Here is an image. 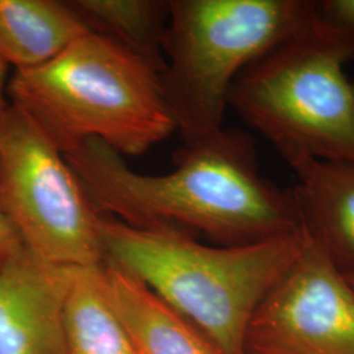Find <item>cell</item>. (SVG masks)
<instances>
[{"mask_svg": "<svg viewBox=\"0 0 354 354\" xmlns=\"http://www.w3.org/2000/svg\"><path fill=\"white\" fill-rule=\"evenodd\" d=\"M100 214L137 228H187L219 245H244L302 226L292 190L259 174L253 140L225 130L185 145L163 175L129 168L99 140L64 153Z\"/></svg>", "mask_w": 354, "mask_h": 354, "instance_id": "6da1fadb", "label": "cell"}, {"mask_svg": "<svg viewBox=\"0 0 354 354\" xmlns=\"http://www.w3.org/2000/svg\"><path fill=\"white\" fill-rule=\"evenodd\" d=\"M7 96L64 155L95 140L140 156L177 131L160 74L92 32L50 62L15 71Z\"/></svg>", "mask_w": 354, "mask_h": 354, "instance_id": "3957f363", "label": "cell"}, {"mask_svg": "<svg viewBox=\"0 0 354 354\" xmlns=\"http://www.w3.org/2000/svg\"><path fill=\"white\" fill-rule=\"evenodd\" d=\"M23 247L24 244L19 234L0 207V268L20 252Z\"/></svg>", "mask_w": 354, "mask_h": 354, "instance_id": "9a60e30c", "label": "cell"}, {"mask_svg": "<svg viewBox=\"0 0 354 354\" xmlns=\"http://www.w3.org/2000/svg\"><path fill=\"white\" fill-rule=\"evenodd\" d=\"M89 32L113 41L152 66L165 68V42L169 1L162 0H70Z\"/></svg>", "mask_w": 354, "mask_h": 354, "instance_id": "4fadbf2b", "label": "cell"}, {"mask_svg": "<svg viewBox=\"0 0 354 354\" xmlns=\"http://www.w3.org/2000/svg\"><path fill=\"white\" fill-rule=\"evenodd\" d=\"M344 277H345V279L348 281V283L351 285L352 290L354 291V272H352V273H346V274H344Z\"/></svg>", "mask_w": 354, "mask_h": 354, "instance_id": "e0dca14e", "label": "cell"}, {"mask_svg": "<svg viewBox=\"0 0 354 354\" xmlns=\"http://www.w3.org/2000/svg\"><path fill=\"white\" fill-rule=\"evenodd\" d=\"M292 194L301 223L342 274L354 272V165L302 159Z\"/></svg>", "mask_w": 354, "mask_h": 354, "instance_id": "9c48e42d", "label": "cell"}, {"mask_svg": "<svg viewBox=\"0 0 354 354\" xmlns=\"http://www.w3.org/2000/svg\"><path fill=\"white\" fill-rule=\"evenodd\" d=\"M74 272L26 247L0 268V354H67L64 304Z\"/></svg>", "mask_w": 354, "mask_h": 354, "instance_id": "ba28073f", "label": "cell"}, {"mask_svg": "<svg viewBox=\"0 0 354 354\" xmlns=\"http://www.w3.org/2000/svg\"><path fill=\"white\" fill-rule=\"evenodd\" d=\"M114 307L140 354H218L187 319L143 282L111 263L105 264Z\"/></svg>", "mask_w": 354, "mask_h": 354, "instance_id": "8fae6325", "label": "cell"}, {"mask_svg": "<svg viewBox=\"0 0 354 354\" xmlns=\"http://www.w3.org/2000/svg\"><path fill=\"white\" fill-rule=\"evenodd\" d=\"M8 68H10V66L6 64V61L0 57V118L10 105L8 96H7V88H8V83H10Z\"/></svg>", "mask_w": 354, "mask_h": 354, "instance_id": "2e32d148", "label": "cell"}, {"mask_svg": "<svg viewBox=\"0 0 354 354\" xmlns=\"http://www.w3.org/2000/svg\"><path fill=\"white\" fill-rule=\"evenodd\" d=\"M349 48L313 24L244 68L228 106L291 165L302 159L354 165V83Z\"/></svg>", "mask_w": 354, "mask_h": 354, "instance_id": "5b68a950", "label": "cell"}, {"mask_svg": "<svg viewBox=\"0 0 354 354\" xmlns=\"http://www.w3.org/2000/svg\"><path fill=\"white\" fill-rule=\"evenodd\" d=\"M243 354H354V291L307 230L302 252L250 320Z\"/></svg>", "mask_w": 354, "mask_h": 354, "instance_id": "52a82bcc", "label": "cell"}, {"mask_svg": "<svg viewBox=\"0 0 354 354\" xmlns=\"http://www.w3.org/2000/svg\"><path fill=\"white\" fill-rule=\"evenodd\" d=\"M67 354H140L114 307L106 268H75L64 304Z\"/></svg>", "mask_w": 354, "mask_h": 354, "instance_id": "7c38bea8", "label": "cell"}, {"mask_svg": "<svg viewBox=\"0 0 354 354\" xmlns=\"http://www.w3.org/2000/svg\"><path fill=\"white\" fill-rule=\"evenodd\" d=\"M0 207L39 259L75 268L106 263L105 216L64 153L11 104L0 118Z\"/></svg>", "mask_w": 354, "mask_h": 354, "instance_id": "8992f818", "label": "cell"}, {"mask_svg": "<svg viewBox=\"0 0 354 354\" xmlns=\"http://www.w3.org/2000/svg\"><path fill=\"white\" fill-rule=\"evenodd\" d=\"M314 26L354 53V0L315 1Z\"/></svg>", "mask_w": 354, "mask_h": 354, "instance_id": "5bb4252c", "label": "cell"}, {"mask_svg": "<svg viewBox=\"0 0 354 354\" xmlns=\"http://www.w3.org/2000/svg\"><path fill=\"white\" fill-rule=\"evenodd\" d=\"M106 263L143 282L218 354H243L254 311L304 250V226L244 245H206L178 228L102 221Z\"/></svg>", "mask_w": 354, "mask_h": 354, "instance_id": "7a4b0ae2", "label": "cell"}, {"mask_svg": "<svg viewBox=\"0 0 354 354\" xmlns=\"http://www.w3.org/2000/svg\"><path fill=\"white\" fill-rule=\"evenodd\" d=\"M311 0H171L162 74L185 145L223 129L230 91L250 64L308 29Z\"/></svg>", "mask_w": 354, "mask_h": 354, "instance_id": "277c9868", "label": "cell"}, {"mask_svg": "<svg viewBox=\"0 0 354 354\" xmlns=\"http://www.w3.org/2000/svg\"><path fill=\"white\" fill-rule=\"evenodd\" d=\"M88 32L67 1L0 0V57L15 71L50 62Z\"/></svg>", "mask_w": 354, "mask_h": 354, "instance_id": "30bf717a", "label": "cell"}]
</instances>
